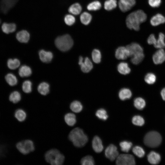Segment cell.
I'll use <instances>...</instances> for the list:
<instances>
[{
  "mask_svg": "<svg viewBox=\"0 0 165 165\" xmlns=\"http://www.w3.org/2000/svg\"><path fill=\"white\" fill-rule=\"evenodd\" d=\"M18 150L23 154H27L35 150L33 142L29 140L23 141L18 143L16 145Z\"/></svg>",
  "mask_w": 165,
  "mask_h": 165,
  "instance_id": "6",
  "label": "cell"
},
{
  "mask_svg": "<svg viewBox=\"0 0 165 165\" xmlns=\"http://www.w3.org/2000/svg\"><path fill=\"white\" fill-rule=\"evenodd\" d=\"M16 39L21 43H26L30 39V34L25 30H22L18 32L16 34Z\"/></svg>",
  "mask_w": 165,
  "mask_h": 165,
  "instance_id": "16",
  "label": "cell"
},
{
  "mask_svg": "<svg viewBox=\"0 0 165 165\" xmlns=\"http://www.w3.org/2000/svg\"><path fill=\"white\" fill-rule=\"evenodd\" d=\"M5 78L7 82L10 86H14L17 83L18 80L16 77L12 73L7 74L6 75Z\"/></svg>",
  "mask_w": 165,
  "mask_h": 165,
  "instance_id": "28",
  "label": "cell"
},
{
  "mask_svg": "<svg viewBox=\"0 0 165 165\" xmlns=\"http://www.w3.org/2000/svg\"><path fill=\"white\" fill-rule=\"evenodd\" d=\"M105 155L106 158L111 161L114 160L119 156L117 147L113 144L110 145L105 150Z\"/></svg>",
  "mask_w": 165,
  "mask_h": 165,
  "instance_id": "9",
  "label": "cell"
},
{
  "mask_svg": "<svg viewBox=\"0 0 165 165\" xmlns=\"http://www.w3.org/2000/svg\"><path fill=\"white\" fill-rule=\"evenodd\" d=\"M92 17L90 14L87 12L83 13L80 16L81 23L84 25L88 24L91 21Z\"/></svg>",
  "mask_w": 165,
  "mask_h": 165,
  "instance_id": "32",
  "label": "cell"
},
{
  "mask_svg": "<svg viewBox=\"0 0 165 165\" xmlns=\"http://www.w3.org/2000/svg\"><path fill=\"white\" fill-rule=\"evenodd\" d=\"M146 14L142 10H138L130 13L127 16L126 24L128 28L138 31L141 23L146 21Z\"/></svg>",
  "mask_w": 165,
  "mask_h": 165,
  "instance_id": "1",
  "label": "cell"
},
{
  "mask_svg": "<svg viewBox=\"0 0 165 165\" xmlns=\"http://www.w3.org/2000/svg\"><path fill=\"white\" fill-rule=\"evenodd\" d=\"M134 107L140 110L143 109L145 107L146 102L144 99L141 97L136 98L134 100Z\"/></svg>",
  "mask_w": 165,
  "mask_h": 165,
  "instance_id": "30",
  "label": "cell"
},
{
  "mask_svg": "<svg viewBox=\"0 0 165 165\" xmlns=\"http://www.w3.org/2000/svg\"><path fill=\"white\" fill-rule=\"evenodd\" d=\"M92 147L95 152L100 153L103 149L102 141L100 138L97 136H94L92 141Z\"/></svg>",
  "mask_w": 165,
  "mask_h": 165,
  "instance_id": "17",
  "label": "cell"
},
{
  "mask_svg": "<svg viewBox=\"0 0 165 165\" xmlns=\"http://www.w3.org/2000/svg\"><path fill=\"white\" fill-rule=\"evenodd\" d=\"M22 90L24 92L26 93H29L32 91V83L29 80H26L24 81L22 86Z\"/></svg>",
  "mask_w": 165,
  "mask_h": 165,
  "instance_id": "45",
  "label": "cell"
},
{
  "mask_svg": "<svg viewBox=\"0 0 165 165\" xmlns=\"http://www.w3.org/2000/svg\"><path fill=\"white\" fill-rule=\"evenodd\" d=\"M150 23L152 25L156 26L165 23V17L160 13H157L151 19Z\"/></svg>",
  "mask_w": 165,
  "mask_h": 165,
  "instance_id": "18",
  "label": "cell"
},
{
  "mask_svg": "<svg viewBox=\"0 0 165 165\" xmlns=\"http://www.w3.org/2000/svg\"><path fill=\"white\" fill-rule=\"evenodd\" d=\"M119 145L122 151L127 152L131 149L132 144L130 142L125 141L121 142Z\"/></svg>",
  "mask_w": 165,
  "mask_h": 165,
  "instance_id": "37",
  "label": "cell"
},
{
  "mask_svg": "<svg viewBox=\"0 0 165 165\" xmlns=\"http://www.w3.org/2000/svg\"><path fill=\"white\" fill-rule=\"evenodd\" d=\"M161 2V0H148V4L153 8H156L159 7L160 6Z\"/></svg>",
  "mask_w": 165,
  "mask_h": 165,
  "instance_id": "47",
  "label": "cell"
},
{
  "mask_svg": "<svg viewBox=\"0 0 165 165\" xmlns=\"http://www.w3.org/2000/svg\"><path fill=\"white\" fill-rule=\"evenodd\" d=\"M82 10L81 6L79 3H76L71 6L68 8L69 12L74 15L79 14Z\"/></svg>",
  "mask_w": 165,
  "mask_h": 165,
  "instance_id": "26",
  "label": "cell"
},
{
  "mask_svg": "<svg viewBox=\"0 0 165 165\" xmlns=\"http://www.w3.org/2000/svg\"><path fill=\"white\" fill-rule=\"evenodd\" d=\"M116 58L119 60H125L130 57L129 51L124 46L119 47L116 50L115 54Z\"/></svg>",
  "mask_w": 165,
  "mask_h": 165,
  "instance_id": "13",
  "label": "cell"
},
{
  "mask_svg": "<svg viewBox=\"0 0 165 165\" xmlns=\"http://www.w3.org/2000/svg\"><path fill=\"white\" fill-rule=\"evenodd\" d=\"M55 43L59 50L62 51H66L72 47L73 41L70 35L65 34L57 37L55 40Z\"/></svg>",
  "mask_w": 165,
  "mask_h": 165,
  "instance_id": "4",
  "label": "cell"
},
{
  "mask_svg": "<svg viewBox=\"0 0 165 165\" xmlns=\"http://www.w3.org/2000/svg\"><path fill=\"white\" fill-rule=\"evenodd\" d=\"M117 70L119 73L124 75L129 74L131 71L128 64L124 62H121L118 64Z\"/></svg>",
  "mask_w": 165,
  "mask_h": 165,
  "instance_id": "22",
  "label": "cell"
},
{
  "mask_svg": "<svg viewBox=\"0 0 165 165\" xmlns=\"http://www.w3.org/2000/svg\"><path fill=\"white\" fill-rule=\"evenodd\" d=\"M133 153L139 158L143 157L145 155V152L141 147L136 146L134 147L132 149Z\"/></svg>",
  "mask_w": 165,
  "mask_h": 165,
  "instance_id": "43",
  "label": "cell"
},
{
  "mask_svg": "<svg viewBox=\"0 0 165 165\" xmlns=\"http://www.w3.org/2000/svg\"><path fill=\"white\" fill-rule=\"evenodd\" d=\"M20 64V62L19 60L16 58L9 59L7 62L8 68L11 70H14L17 68Z\"/></svg>",
  "mask_w": 165,
  "mask_h": 165,
  "instance_id": "31",
  "label": "cell"
},
{
  "mask_svg": "<svg viewBox=\"0 0 165 165\" xmlns=\"http://www.w3.org/2000/svg\"><path fill=\"white\" fill-rule=\"evenodd\" d=\"M135 3V0H119V6L120 10L125 12L131 9Z\"/></svg>",
  "mask_w": 165,
  "mask_h": 165,
  "instance_id": "11",
  "label": "cell"
},
{
  "mask_svg": "<svg viewBox=\"0 0 165 165\" xmlns=\"http://www.w3.org/2000/svg\"><path fill=\"white\" fill-rule=\"evenodd\" d=\"M16 25L14 23L3 22L1 24L2 32L6 34H9L15 32L16 30Z\"/></svg>",
  "mask_w": 165,
  "mask_h": 165,
  "instance_id": "15",
  "label": "cell"
},
{
  "mask_svg": "<svg viewBox=\"0 0 165 165\" xmlns=\"http://www.w3.org/2000/svg\"><path fill=\"white\" fill-rule=\"evenodd\" d=\"M82 105L79 101H75L72 102L70 105L71 110L75 113L80 112L82 109Z\"/></svg>",
  "mask_w": 165,
  "mask_h": 165,
  "instance_id": "29",
  "label": "cell"
},
{
  "mask_svg": "<svg viewBox=\"0 0 165 165\" xmlns=\"http://www.w3.org/2000/svg\"><path fill=\"white\" fill-rule=\"evenodd\" d=\"M144 57L143 52L131 57V62L134 64H138L141 62Z\"/></svg>",
  "mask_w": 165,
  "mask_h": 165,
  "instance_id": "39",
  "label": "cell"
},
{
  "mask_svg": "<svg viewBox=\"0 0 165 165\" xmlns=\"http://www.w3.org/2000/svg\"><path fill=\"white\" fill-rule=\"evenodd\" d=\"M81 163L82 165H93L94 164V161L91 156L88 155L82 159Z\"/></svg>",
  "mask_w": 165,
  "mask_h": 165,
  "instance_id": "41",
  "label": "cell"
},
{
  "mask_svg": "<svg viewBox=\"0 0 165 165\" xmlns=\"http://www.w3.org/2000/svg\"><path fill=\"white\" fill-rule=\"evenodd\" d=\"M19 0H0V17L6 15L14 7Z\"/></svg>",
  "mask_w": 165,
  "mask_h": 165,
  "instance_id": "7",
  "label": "cell"
},
{
  "mask_svg": "<svg viewBox=\"0 0 165 165\" xmlns=\"http://www.w3.org/2000/svg\"><path fill=\"white\" fill-rule=\"evenodd\" d=\"M132 121L134 124L137 126H142L145 123L143 118L138 115L134 116L132 119Z\"/></svg>",
  "mask_w": 165,
  "mask_h": 165,
  "instance_id": "40",
  "label": "cell"
},
{
  "mask_svg": "<svg viewBox=\"0 0 165 165\" xmlns=\"http://www.w3.org/2000/svg\"><path fill=\"white\" fill-rule=\"evenodd\" d=\"M27 115L23 110L19 109L17 110L15 113V116L17 120L20 121H24L26 119Z\"/></svg>",
  "mask_w": 165,
  "mask_h": 165,
  "instance_id": "33",
  "label": "cell"
},
{
  "mask_svg": "<svg viewBox=\"0 0 165 165\" xmlns=\"http://www.w3.org/2000/svg\"><path fill=\"white\" fill-rule=\"evenodd\" d=\"M154 63L156 64L162 63L165 61V52L163 49H159L152 56Z\"/></svg>",
  "mask_w": 165,
  "mask_h": 165,
  "instance_id": "12",
  "label": "cell"
},
{
  "mask_svg": "<svg viewBox=\"0 0 165 165\" xmlns=\"http://www.w3.org/2000/svg\"><path fill=\"white\" fill-rule=\"evenodd\" d=\"M162 140L161 136L159 133L155 131H151L145 135L144 142L145 145L148 147L156 148L160 144Z\"/></svg>",
  "mask_w": 165,
  "mask_h": 165,
  "instance_id": "5",
  "label": "cell"
},
{
  "mask_svg": "<svg viewBox=\"0 0 165 165\" xmlns=\"http://www.w3.org/2000/svg\"><path fill=\"white\" fill-rule=\"evenodd\" d=\"M75 19L74 16L71 14L66 15L64 18L65 23L68 25L71 26L75 22Z\"/></svg>",
  "mask_w": 165,
  "mask_h": 165,
  "instance_id": "46",
  "label": "cell"
},
{
  "mask_svg": "<svg viewBox=\"0 0 165 165\" xmlns=\"http://www.w3.org/2000/svg\"><path fill=\"white\" fill-rule=\"evenodd\" d=\"M50 86L46 82H42L40 83L38 87V92L42 95H46L49 92Z\"/></svg>",
  "mask_w": 165,
  "mask_h": 165,
  "instance_id": "27",
  "label": "cell"
},
{
  "mask_svg": "<svg viewBox=\"0 0 165 165\" xmlns=\"http://www.w3.org/2000/svg\"><path fill=\"white\" fill-rule=\"evenodd\" d=\"M160 94L163 99L165 101V88H163Z\"/></svg>",
  "mask_w": 165,
  "mask_h": 165,
  "instance_id": "49",
  "label": "cell"
},
{
  "mask_svg": "<svg viewBox=\"0 0 165 165\" xmlns=\"http://www.w3.org/2000/svg\"><path fill=\"white\" fill-rule=\"evenodd\" d=\"M18 72L20 77H27L31 75L32 71L30 67L26 65H24L20 68Z\"/></svg>",
  "mask_w": 165,
  "mask_h": 165,
  "instance_id": "24",
  "label": "cell"
},
{
  "mask_svg": "<svg viewBox=\"0 0 165 165\" xmlns=\"http://www.w3.org/2000/svg\"><path fill=\"white\" fill-rule=\"evenodd\" d=\"M92 57L93 61L97 64L100 63L101 60V54L100 51L97 49H94L92 53Z\"/></svg>",
  "mask_w": 165,
  "mask_h": 165,
  "instance_id": "35",
  "label": "cell"
},
{
  "mask_svg": "<svg viewBox=\"0 0 165 165\" xmlns=\"http://www.w3.org/2000/svg\"><path fill=\"white\" fill-rule=\"evenodd\" d=\"M68 138L77 147H82L84 146L88 141L87 136L83 130L79 127L75 128L70 132Z\"/></svg>",
  "mask_w": 165,
  "mask_h": 165,
  "instance_id": "2",
  "label": "cell"
},
{
  "mask_svg": "<svg viewBox=\"0 0 165 165\" xmlns=\"http://www.w3.org/2000/svg\"><path fill=\"white\" fill-rule=\"evenodd\" d=\"M126 47L129 51L130 57L143 52L142 47L137 43H132L127 45Z\"/></svg>",
  "mask_w": 165,
  "mask_h": 165,
  "instance_id": "14",
  "label": "cell"
},
{
  "mask_svg": "<svg viewBox=\"0 0 165 165\" xmlns=\"http://www.w3.org/2000/svg\"><path fill=\"white\" fill-rule=\"evenodd\" d=\"M39 55L40 60L42 62L46 63L50 62L53 58V54L52 52L46 51L44 50H40Z\"/></svg>",
  "mask_w": 165,
  "mask_h": 165,
  "instance_id": "19",
  "label": "cell"
},
{
  "mask_svg": "<svg viewBox=\"0 0 165 165\" xmlns=\"http://www.w3.org/2000/svg\"><path fill=\"white\" fill-rule=\"evenodd\" d=\"M64 119L66 124L70 126H73L76 122L75 115L71 113L66 114L64 116Z\"/></svg>",
  "mask_w": 165,
  "mask_h": 165,
  "instance_id": "23",
  "label": "cell"
},
{
  "mask_svg": "<svg viewBox=\"0 0 165 165\" xmlns=\"http://www.w3.org/2000/svg\"><path fill=\"white\" fill-rule=\"evenodd\" d=\"M101 6L100 2L95 1L89 3L87 6V9L90 11H96L100 9Z\"/></svg>",
  "mask_w": 165,
  "mask_h": 165,
  "instance_id": "38",
  "label": "cell"
},
{
  "mask_svg": "<svg viewBox=\"0 0 165 165\" xmlns=\"http://www.w3.org/2000/svg\"><path fill=\"white\" fill-rule=\"evenodd\" d=\"M165 35L161 32L159 35L158 38L157 39L156 44L154 45V47L158 49H163L165 48Z\"/></svg>",
  "mask_w": 165,
  "mask_h": 165,
  "instance_id": "25",
  "label": "cell"
},
{
  "mask_svg": "<svg viewBox=\"0 0 165 165\" xmlns=\"http://www.w3.org/2000/svg\"><path fill=\"white\" fill-rule=\"evenodd\" d=\"M144 79L147 83L149 84H152L155 82L156 77L153 73H149L145 75Z\"/></svg>",
  "mask_w": 165,
  "mask_h": 165,
  "instance_id": "44",
  "label": "cell"
},
{
  "mask_svg": "<svg viewBox=\"0 0 165 165\" xmlns=\"http://www.w3.org/2000/svg\"><path fill=\"white\" fill-rule=\"evenodd\" d=\"M117 6L116 0H107L104 3V8L106 10L109 11L115 8Z\"/></svg>",
  "mask_w": 165,
  "mask_h": 165,
  "instance_id": "36",
  "label": "cell"
},
{
  "mask_svg": "<svg viewBox=\"0 0 165 165\" xmlns=\"http://www.w3.org/2000/svg\"><path fill=\"white\" fill-rule=\"evenodd\" d=\"M116 164L117 165H133L135 164L134 158L129 154H121L116 158Z\"/></svg>",
  "mask_w": 165,
  "mask_h": 165,
  "instance_id": "8",
  "label": "cell"
},
{
  "mask_svg": "<svg viewBox=\"0 0 165 165\" xmlns=\"http://www.w3.org/2000/svg\"><path fill=\"white\" fill-rule=\"evenodd\" d=\"M147 159L151 164H157L160 162L161 156L158 153L154 151H151L147 155Z\"/></svg>",
  "mask_w": 165,
  "mask_h": 165,
  "instance_id": "20",
  "label": "cell"
},
{
  "mask_svg": "<svg viewBox=\"0 0 165 165\" xmlns=\"http://www.w3.org/2000/svg\"><path fill=\"white\" fill-rule=\"evenodd\" d=\"M10 101L14 103H16L21 100V96L20 93L17 91H14L11 93L9 97Z\"/></svg>",
  "mask_w": 165,
  "mask_h": 165,
  "instance_id": "34",
  "label": "cell"
},
{
  "mask_svg": "<svg viewBox=\"0 0 165 165\" xmlns=\"http://www.w3.org/2000/svg\"><path fill=\"white\" fill-rule=\"evenodd\" d=\"M2 24V22L1 19L0 18V25H1Z\"/></svg>",
  "mask_w": 165,
  "mask_h": 165,
  "instance_id": "50",
  "label": "cell"
},
{
  "mask_svg": "<svg viewBox=\"0 0 165 165\" xmlns=\"http://www.w3.org/2000/svg\"><path fill=\"white\" fill-rule=\"evenodd\" d=\"M148 43L149 45H155L157 41V39L153 34H151L148 38L147 40Z\"/></svg>",
  "mask_w": 165,
  "mask_h": 165,
  "instance_id": "48",
  "label": "cell"
},
{
  "mask_svg": "<svg viewBox=\"0 0 165 165\" xmlns=\"http://www.w3.org/2000/svg\"><path fill=\"white\" fill-rule=\"evenodd\" d=\"M96 115L99 119L103 120H106L108 117L106 111L103 108L98 110L96 112Z\"/></svg>",
  "mask_w": 165,
  "mask_h": 165,
  "instance_id": "42",
  "label": "cell"
},
{
  "mask_svg": "<svg viewBox=\"0 0 165 165\" xmlns=\"http://www.w3.org/2000/svg\"><path fill=\"white\" fill-rule=\"evenodd\" d=\"M132 95L131 90L126 88H123L120 90L119 93L120 99L122 101L130 99Z\"/></svg>",
  "mask_w": 165,
  "mask_h": 165,
  "instance_id": "21",
  "label": "cell"
},
{
  "mask_svg": "<svg viewBox=\"0 0 165 165\" xmlns=\"http://www.w3.org/2000/svg\"><path fill=\"white\" fill-rule=\"evenodd\" d=\"M46 161L52 165H61L64 162L65 157L57 149H52L47 151L45 155Z\"/></svg>",
  "mask_w": 165,
  "mask_h": 165,
  "instance_id": "3",
  "label": "cell"
},
{
  "mask_svg": "<svg viewBox=\"0 0 165 165\" xmlns=\"http://www.w3.org/2000/svg\"><path fill=\"white\" fill-rule=\"evenodd\" d=\"M83 60L82 57H79V64L80 66L81 70L83 72H89L93 68V64L88 57L85 58L84 61Z\"/></svg>",
  "mask_w": 165,
  "mask_h": 165,
  "instance_id": "10",
  "label": "cell"
}]
</instances>
